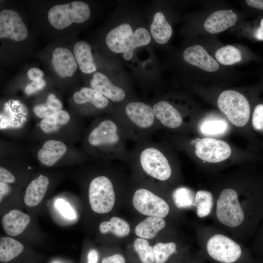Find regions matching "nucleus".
Here are the masks:
<instances>
[{"label": "nucleus", "mask_w": 263, "mask_h": 263, "mask_svg": "<svg viewBox=\"0 0 263 263\" xmlns=\"http://www.w3.org/2000/svg\"><path fill=\"white\" fill-rule=\"evenodd\" d=\"M217 104L226 119L234 126L242 128L248 123L250 116L249 102L242 93L233 90L222 92Z\"/></svg>", "instance_id": "obj_1"}, {"label": "nucleus", "mask_w": 263, "mask_h": 263, "mask_svg": "<svg viewBox=\"0 0 263 263\" xmlns=\"http://www.w3.org/2000/svg\"><path fill=\"white\" fill-rule=\"evenodd\" d=\"M90 15V9L86 3L75 1L52 7L48 13V19L55 28L63 29L73 23L85 22Z\"/></svg>", "instance_id": "obj_2"}, {"label": "nucleus", "mask_w": 263, "mask_h": 263, "mask_svg": "<svg viewBox=\"0 0 263 263\" xmlns=\"http://www.w3.org/2000/svg\"><path fill=\"white\" fill-rule=\"evenodd\" d=\"M216 214L221 223L230 227H237L243 223L244 214L235 189L226 188L221 192L217 201Z\"/></svg>", "instance_id": "obj_3"}, {"label": "nucleus", "mask_w": 263, "mask_h": 263, "mask_svg": "<svg viewBox=\"0 0 263 263\" xmlns=\"http://www.w3.org/2000/svg\"><path fill=\"white\" fill-rule=\"evenodd\" d=\"M88 195L92 210L99 214L109 212L113 207L115 196L110 179L105 176L94 178L90 182Z\"/></svg>", "instance_id": "obj_4"}, {"label": "nucleus", "mask_w": 263, "mask_h": 263, "mask_svg": "<svg viewBox=\"0 0 263 263\" xmlns=\"http://www.w3.org/2000/svg\"><path fill=\"white\" fill-rule=\"evenodd\" d=\"M194 152L197 158L206 163L217 164L226 161L233 150L226 141L216 138L203 137L194 142Z\"/></svg>", "instance_id": "obj_5"}, {"label": "nucleus", "mask_w": 263, "mask_h": 263, "mask_svg": "<svg viewBox=\"0 0 263 263\" xmlns=\"http://www.w3.org/2000/svg\"><path fill=\"white\" fill-rule=\"evenodd\" d=\"M207 250L212 259L222 263H233L242 255V249L238 244L220 234H215L208 239Z\"/></svg>", "instance_id": "obj_6"}, {"label": "nucleus", "mask_w": 263, "mask_h": 263, "mask_svg": "<svg viewBox=\"0 0 263 263\" xmlns=\"http://www.w3.org/2000/svg\"><path fill=\"white\" fill-rule=\"evenodd\" d=\"M140 163L144 171L154 178L166 181L171 176V169L167 158L155 148L149 147L142 150Z\"/></svg>", "instance_id": "obj_7"}, {"label": "nucleus", "mask_w": 263, "mask_h": 263, "mask_svg": "<svg viewBox=\"0 0 263 263\" xmlns=\"http://www.w3.org/2000/svg\"><path fill=\"white\" fill-rule=\"evenodd\" d=\"M132 204L139 212L148 216L164 218L169 211V206L164 199L145 188L135 191Z\"/></svg>", "instance_id": "obj_8"}, {"label": "nucleus", "mask_w": 263, "mask_h": 263, "mask_svg": "<svg viewBox=\"0 0 263 263\" xmlns=\"http://www.w3.org/2000/svg\"><path fill=\"white\" fill-rule=\"evenodd\" d=\"M89 146L99 150H108L118 144L120 136L116 123L109 119H103L89 132Z\"/></svg>", "instance_id": "obj_9"}, {"label": "nucleus", "mask_w": 263, "mask_h": 263, "mask_svg": "<svg viewBox=\"0 0 263 263\" xmlns=\"http://www.w3.org/2000/svg\"><path fill=\"white\" fill-rule=\"evenodd\" d=\"M27 28L16 11L4 9L0 13V38L20 41L26 38Z\"/></svg>", "instance_id": "obj_10"}, {"label": "nucleus", "mask_w": 263, "mask_h": 263, "mask_svg": "<svg viewBox=\"0 0 263 263\" xmlns=\"http://www.w3.org/2000/svg\"><path fill=\"white\" fill-rule=\"evenodd\" d=\"M133 36L131 25L124 23L113 29L107 34L106 43L112 52L117 54L124 53L131 46Z\"/></svg>", "instance_id": "obj_11"}, {"label": "nucleus", "mask_w": 263, "mask_h": 263, "mask_svg": "<svg viewBox=\"0 0 263 263\" xmlns=\"http://www.w3.org/2000/svg\"><path fill=\"white\" fill-rule=\"evenodd\" d=\"M52 64L56 74L63 78L72 77L78 65L74 55L69 49L61 47L54 50Z\"/></svg>", "instance_id": "obj_12"}, {"label": "nucleus", "mask_w": 263, "mask_h": 263, "mask_svg": "<svg viewBox=\"0 0 263 263\" xmlns=\"http://www.w3.org/2000/svg\"><path fill=\"white\" fill-rule=\"evenodd\" d=\"M183 58L188 64L208 72L216 71L219 67L218 62L201 45H194L187 48Z\"/></svg>", "instance_id": "obj_13"}, {"label": "nucleus", "mask_w": 263, "mask_h": 263, "mask_svg": "<svg viewBox=\"0 0 263 263\" xmlns=\"http://www.w3.org/2000/svg\"><path fill=\"white\" fill-rule=\"evenodd\" d=\"M68 146L63 141L48 139L42 144L37 152L38 160L43 165L52 167L60 161L68 152Z\"/></svg>", "instance_id": "obj_14"}, {"label": "nucleus", "mask_w": 263, "mask_h": 263, "mask_svg": "<svg viewBox=\"0 0 263 263\" xmlns=\"http://www.w3.org/2000/svg\"><path fill=\"white\" fill-rule=\"evenodd\" d=\"M125 111L130 120L140 128H149L154 122L155 117L152 108L144 103L130 102L126 105Z\"/></svg>", "instance_id": "obj_15"}, {"label": "nucleus", "mask_w": 263, "mask_h": 263, "mask_svg": "<svg viewBox=\"0 0 263 263\" xmlns=\"http://www.w3.org/2000/svg\"><path fill=\"white\" fill-rule=\"evenodd\" d=\"M237 19V15L232 10H220L207 17L204 26L209 33H219L234 25Z\"/></svg>", "instance_id": "obj_16"}, {"label": "nucleus", "mask_w": 263, "mask_h": 263, "mask_svg": "<svg viewBox=\"0 0 263 263\" xmlns=\"http://www.w3.org/2000/svg\"><path fill=\"white\" fill-rule=\"evenodd\" d=\"M152 109L155 117L164 126L175 129L183 124V118L181 113L169 102L160 101L156 103Z\"/></svg>", "instance_id": "obj_17"}, {"label": "nucleus", "mask_w": 263, "mask_h": 263, "mask_svg": "<svg viewBox=\"0 0 263 263\" xmlns=\"http://www.w3.org/2000/svg\"><path fill=\"white\" fill-rule=\"evenodd\" d=\"M90 85L92 88L113 102H120L125 97L124 91L114 85L107 76L100 72H95L93 74Z\"/></svg>", "instance_id": "obj_18"}, {"label": "nucleus", "mask_w": 263, "mask_h": 263, "mask_svg": "<svg viewBox=\"0 0 263 263\" xmlns=\"http://www.w3.org/2000/svg\"><path fill=\"white\" fill-rule=\"evenodd\" d=\"M31 221L30 217L19 210L13 209L2 218V226L5 232L11 236L21 233Z\"/></svg>", "instance_id": "obj_19"}, {"label": "nucleus", "mask_w": 263, "mask_h": 263, "mask_svg": "<svg viewBox=\"0 0 263 263\" xmlns=\"http://www.w3.org/2000/svg\"><path fill=\"white\" fill-rule=\"evenodd\" d=\"M49 179L48 177L40 174L28 185L24 197V203L28 207L38 205L48 189Z\"/></svg>", "instance_id": "obj_20"}, {"label": "nucleus", "mask_w": 263, "mask_h": 263, "mask_svg": "<svg viewBox=\"0 0 263 263\" xmlns=\"http://www.w3.org/2000/svg\"><path fill=\"white\" fill-rule=\"evenodd\" d=\"M228 121L219 116H208L198 125V130L204 137H213L225 134L229 131Z\"/></svg>", "instance_id": "obj_21"}, {"label": "nucleus", "mask_w": 263, "mask_h": 263, "mask_svg": "<svg viewBox=\"0 0 263 263\" xmlns=\"http://www.w3.org/2000/svg\"><path fill=\"white\" fill-rule=\"evenodd\" d=\"M74 55L81 71L91 74L96 71L90 45L86 42H77L74 47Z\"/></svg>", "instance_id": "obj_22"}, {"label": "nucleus", "mask_w": 263, "mask_h": 263, "mask_svg": "<svg viewBox=\"0 0 263 263\" xmlns=\"http://www.w3.org/2000/svg\"><path fill=\"white\" fill-rule=\"evenodd\" d=\"M74 102L78 105L91 103L98 109H104L109 105V99L97 91L89 87H83L73 96Z\"/></svg>", "instance_id": "obj_23"}, {"label": "nucleus", "mask_w": 263, "mask_h": 263, "mask_svg": "<svg viewBox=\"0 0 263 263\" xmlns=\"http://www.w3.org/2000/svg\"><path fill=\"white\" fill-rule=\"evenodd\" d=\"M150 30L154 40L160 44L166 43L172 34L171 25L161 12H157L154 14Z\"/></svg>", "instance_id": "obj_24"}, {"label": "nucleus", "mask_w": 263, "mask_h": 263, "mask_svg": "<svg viewBox=\"0 0 263 263\" xmlns=\"http://www.w3.org/2000/svg\"><path fill=\"white\" fill-rule=\"evenodd\" d=\"M71 116L65 110H61L57 112L42 119L39 122V128L45 134L55 133L71 121Z\"/></svg>", "instance_id": "obj_25"}, {"label": "nucleus", "mask_w": 263, "mask_h": 263, "mask_svg": "<svg viewBox=\"0 0 263 263\" xmlns=\"http://www.w3.org/2000/svg\"><path fill=\"white\" fill-rule=\"evenodd\" d=\"M166 222L163 218L149 216L139 223L135 227L136 235L145 239H151L165 226Z\"/></svg>", "instance_id": "obj_26"}, {"label": "nucleus", "mask_w": 263, "mask_h": 263, "mask_svg": "<svg viewBox=\"0 0 263 263\" xmlns=\"http://www.w3.org/2000/svg\"><path fill=\"white\" fill-rule=\"evenodd\" d=\"M23 250V244L11 237L0 239V261L7 263L19 256Z\"/></svg>", "instance_id": "obj_27"}, {"label": "nucleus", "mask_w": 263, "mask_h": 263, "mask_svg": "<svg viewBox=\"0 0 263 263\" xmlns=\"http://www.w3.org/2000/svg\"><path fill=\"white\" fill-rule=\"evenodd\" d=\"M99 229L102 234L111 233L118 237H124L130 233L131 229L126 221L117 217H113L108 221L102 222Z\"/></svg>", "instance_id": "obj_28"}, {"label": "nucleus", "mask_w": 263, "mask_h": 263, "mask_svg": "<svg viewBox=\"0 0 263 263\" xmlns=\"http://www.w3.org/2000/svg\"><path fill=\"white\" fill-rule=\"evenodd\" d=\"M62 106L55 94H50L44 103L35 105L33 110L35 115L42 119L62 110Z\"/></svg>", "instance_id": "obj_29"}, {"label": "nucleus", "mask_w": 263, "mask_h": 263, "mask_svg": "<svg viewBox=\"0 0 263 263\" xmlns=\"http://www.w3.org/2000/svg\"><path fill=\"white\" fill-rule=\"evenodd\" d=\"M196 214L199 218L208 216L212 210L213 198L211 192L206 190H198L194 197V205Z\"/></svg>", "instance_id": "obj_30"}, {"label": "nucleus", "mask_w": 263, "mask_h": 263, "mask_svg": "<svg viewBox=\"0 0 263 263\" xmlns=\"http://www.w3.org/2000/svg\"><path fill=\"white\" fill-rule=\"evenodd\" d=\"M216 60L224 65H231L240 61L242 59L241 51L230 45L223 46L218 49L215 54Z\"/></svg>", "instance_id": "obj_31"}, {"label": "nucleus", "mask_w": 263, "mask_h": 263, "mask_svg": "<svg viewBox=\"0 0 263 263\" xmlns=\"http://www.w3.org/2000/svg\"><path fill=\"white\" fill-rule=\"evenodd\" d=\"M151 41V37L148 31L143 27H139L133 32L132 42L129 48L123 53V57L126 60H130L133 56L134 49L146 46Z\"/></svg>", "instance_id": "obj_32"}, {"label": "nucleus", "mask_w": 263, "mask_h": 263, "mask_svg": "<svg viewBox=\"0 0 263 263\" xmlns=\"http://www.w3.org/2000/svg\"><path fill=\"white\" fill-rule=\"evenodd\" d=\"M133 246L142 263H153L154 256L153 248L145 239L138 238L135 240Z\"/></svg>", "instance_id": "obj_33"}, {"label": "nucleus", "mask_w": 263, "mask_h": 263, "mask_svg": "<svg viewBox=\"0 0 263 263\" xmlns=\"http://www.w3.org/2000/svg\"><path fill=\"white\" fill-rule=\"evenodd\" d=\"M176 248V244L174 242L155 244L153 247L155 263H165Z\"/></svg>", "instance_id": "obj_34"}, {"label": "nucleus", "mask_w": 263, "mask_h": 263, "mask_svg": "<svg viewBox=\"0 0 263 263\" xmlns=\"http://www.w3.org/2000/svg\"><path fill=\"white\" fill-rule=\"evenodd\" d=\"M173 199L179 208L189 207L194 205V198L191 190L185 187L177 188L173 193Z\"/></svg>", "instance_id": "obj_35"}, {"label": "nucleus", "mask_w": 263, "mask_h": 263, "mask_svg": "<svg viewBox=\"0 0 263 263\" xmlns=\"http://www.w3.org/2000/svg\"><path fill=\"white\" fill-rule=\"evenodd\" d=\"M55 207L61 214L69 219H74L76 218V214L70 204L64 200L59 198L55 203Z\"/></svg>", "instance_id": "obj_36"}, {"label": "nucleus", "mask_w": 263, "mask_h": 263, "mask_svg": "<svg viewBox=\"0 0 263 263\" xmlns=\"http://www.w3.org/2000/svg\"><path fill=\"white\" fill-rule=\"evenodd\" d=\"M253 128L258 131H263V104L257 105L254 108L252 116Z\"/></svg>", "instance_id": "obj_37"}, {"label": "nucleus", "mask_w": 263, "mask_h": 263, "mask_svg": "<svg viewBox=\"0 0 263 263\" xmlns=\"http://www.w3.org/2000/svg\"><path fill=\"white\" fill-rule=\"evenodd\" d=\"M45 85V81L43 79L38 81H32L26 86L24 89V92L27 95L32 94L42 89Z\"/></svg>", "instance_id": "obj_38"}, {"label": "nucleus", "mask_w": 263, "mask_h": 263, "mask_svg": "<svg viewBox=\"0 0 263 263\" xmlns=\"http://www.w3.org/2000/svg\"><path fill=\"white\" fill-rule=\"evenodd\" d=\"M0 181L4 183H13L15 181L14 175L6 168L0 167Z\"/></svg>", "instance_id": "obj_39"}, {"label": "nucleus", "mask_w": 263, "mask_h": 263, "mask_svg": "<svg viewBox=\"0 0 263 263\" xmlns=\"http://www.w3.org/2000/svg\"><path fill=\"white\" fill-rule=\"evenodd\" d=\"M43 72L37 68H32L27 72V76L32 81L39 80L43 77Z\"/></svg>", "instance_id": "obj_40"}, {"label": "nucleus", "mask_w": 263, "mask_h": 263, "mask_svg": "<svg viewBox=\"0 0 263 263\" xmlns=\"http://www.w3.org/2000/svg\"><path fill=\"white\" fill-rule=\"evenodd\" d=\"M125 262L123 256L120 254H115L103 258L101 263H125Z\"/></svg>", "instance_id": "obj_41"}, {"label": "nucleus", "mask_w": 263, "mask_h": 263, "mask_svg": "<svg viewBox=\"0 0 263 263\" xmlns=\"http://www.w3.org/2000/svg\"><path fill=\"white\" fill-rule=\"evenodd\" d=\"M245 2L250 7L263 10V0H246Z\"/></svg>", "instance_id": "obj_42"}, {"label": "nucleus", "mask_w": 263, "mask_h": 263, "mask_svg": "<svg viewBox=\"0 0 263 263\" xmlns=\"http://www.w3.org/2000/svg\"><path fill=\"white\" fill-rule=\"evenodd\" d=\"M87 263H97L98 253L95 250L91 249L88 253Z\"/></svg>", "instance_id": "obj_43"}, {"label": "nucleus", "mask_w": 263, "mask_h": 263, "mask_svg": "<svg viewBox=\"0 0 263 263\" xmlns=\"http://www.w3.org/2000/svg\"><path fill=\"white\" fill-rule=\"evenodd\" d=\"M255 38L260 40H263V19L261 20L260 26L255 32Z\"/></svg>", "instance_id": "obj_44"}, {"label": "nucleus", "mask_w": 263, "mask_h": 263, "mask_svg": "<svg viewBox=\"0 0 263 263\" xmlns=\"http://www.w3.org/2000/svg\"><path fill=\"white\" fill-rule=\"evenodd\" d=\"M9 190L8 186L6 185V183L0 182V201Z\"/></svg>", "instance_id": "obj_45"}]
</instances>
